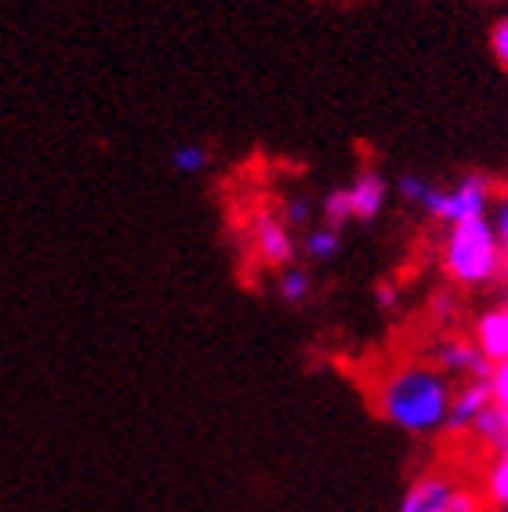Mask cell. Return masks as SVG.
<instances>
[{"instance_id": "cell-1", "label": "cell", "mask_w": 508, "mask_h": 512, "mask_svg": "<svg viewBox=\"0 0 508 512\" xmlns=\"http://www.w3.org/2000/svg\"><path fill=\"white\" fill-rule=\"evenodd\" d=\"M374 404L392 429L407 436H432L447 429L454 389L436 364H403L378 382Z\"/></svg>"}, {"instance_id": "cell-2", "label": "cell", "mask_w": 508, "mask_h": 512, "mask_svg": "<svg viewBox=\"0 0 508 512\" xmlns=\"http://www.w3.org/2000/svg\"><path fill=\"white\" fill-rule=\"evenodd\" d=\"M505 266V244L490 218H476L465 226H450L447 247H443V269L454 284L483 287L498 280Z\"/></svg>"}, {"instance_id": "cell-3", "label": "cell", "mask_w": 508, "mask_h": 512, "mask_svg": "<svg viewBox=\"0 0 508 512\" xmlns=\"http://www.w3.org/2000/svg\"><path fill=\"white\" fill-rule=\"evenodd\" d=\"M432 364L440 367L447 378H465V382H479V378L494 375V364L483 356L476 338H443L432 349Z\"/></svg>"}, {"instance_id": "cell-4", "label": "cell", "mask_w": 508, "mask_h": 512, "mask_svg": "<svg viewBox=\"0 0 508 512\" xmlns=\"http://www.w3.org/2000/svg\"><path fill=\"white\" fill-rule=\"evenodd\" d=\"M487 211H490V178L469 175L461 178L454 189H447V215H443L447 226H465V222L487 218Z\"/></svg>"}, {"instance_id": "cell-5", "label": "cell", "mask_w": 508, "mask_h": 512, "mask_svg": "<svg viewBox=\"0 0 508 512\" xmlns=\"http://www.w3.org/2000/svg\"><path fill=\"white\" fill-rule=\"evenodd\" d=\"M254 247H258V255H262L265 266H280V269L291 266L294 251H298L291 237V226L273 215L254 218Z\"/></svg>"}, {"instance_id": "cell-6", "label": "cell", "mask_w": 508, "mask_h": 512, "mask_svg": "<svg viewBox=\"0 0 508 512\" xmlns=\"http://www.w3.org/2000/svg\"><path fill=\"white\" fill-rule=\"evenodd\" d=\"M487 407H494V389H490V378L465 382L461 389H454L447 433H472V425L479 422V414L487 411Z\"/></svg>"}, {"instance_id": "cell-7", "label": "cell", "mask_w": 508, "mask_h": 512, "mask_svg": "<svg viewBox=\"0 0 508 512\" xmlns=\"http://www.w3.org/2000/svg\"><path fill=\"white\" fill-rule=\"evenodd\" d=\"M450 498H454V483L440 473H425L403 494L400 512H450Z\"/></svg>"}, {"instance_id": "cell-8", "label": "cell", "mask_w": 508, "mask_h": 512, "mask_svg": "<svg viewBox=\"0 0 508 512\" xmlns=\"http://www.w3.org/2000/svg\"><path fill=\"white\" fill-rule=\"evenodd\" d=\"M349 200H352V218L371 222V218L381 215V207L389 200V182H385L378 171H363L349 186Z\"/></svg>"}, {"instance_id": "cell-9", "label": "cell", "mask_w": 508, "mask_h": 512, "mask_svg": "<svg viewBox=\"0 0 508 512\" xmlns=\"http://www.w3.org/2000/svg\"><path fill=\"white\" fill-rule=\"evenodd\" d=\"M476 345L483 349L490 364H505L508 360V306L490 309L479 316L476 324Z\"/></svg>"}, {"instance_id": "cell-10", "label": "cell", "mask_w": 508, "mask_h": 512, "mask_svg": "<svg viewBox=\"0 0 508 512\" xmlns=\"http://www.w3.org/2000/svg\"><path fill=\"white\" fill-rule=\"evenodd\" d=\"M472 436H476L479 444L487 447L490 454H505L508 451V418H505V407H487V411L479 414V422L472 425Z\"/></svg>"}, {"instance_id": "cell-11", "label": "cell", "mask_w": 508, "mask_h": 512, "mask_svg": "<svg viewBox=\"0 0 508 512\" xmlns=\"http://www.w3.org/2000/svg\"><path fill=\"white\" fill-rule=\"evenodd\" d=\"M302 247L313 262H331V258L342 251V237H338V229L334 226H320V229H309V233H305Z\"/></svg>"}, {"instance_id": "cell-12", "label": "cell", "mask_w": 508, "mask_h": 512, "mask_svg": "<svg viewBox=\"0 0 508 512\" xmlns=\"http://www.w3.org/2000/svg\"><path fill=\"white\" fill-rule=\"evenodd\" d=\"M487 502L494 509H508V451L494 454V462L487 469Z\"/></svg>"}, {"instance_id": "cell-13", "label": "cell", "mask_w": 508, "mask_h": 512, "mask_svg": "<svg viewBox=\"0 0 508 512\" xmlns=\"http://www.w3.org/2000/svg\"><path fill=\"white\" fill-rule=\"evenodd\" d=\"M280 298L284 302H291V306H298V302H305L309 298V291H313V276L305 273V269L298 266H287L284 273H280Z\"/></svg>"}, {"instance_id": "cell-14", "label": "cell", "mask_w": 508, "mask_h": 512, "mask_svg": "<svg viewBox=\"0 0 508 512\" xmlns=\"http://www.w3.org/2000/svg\"><path fill=\"white\" fill-rule=\"evenodd\" d=\"M207 149L196 146V142H182V146H175V153H171V164H175L182 175H200V171L207 168Z\"/></svg>"}, {"instance_id": "cell-15", "label": "cell", "mask_w": 508, "mask_h": 512, "mask_svg": "<svg viewBox=\"0 0 508 512\" xmlns=\"http://www.w3.org/2000/svg\"><path fill=\"white\" fill-rule=\"evenodd\" d=\"M323 218H327V226H345L352 218V200H349V186L345 189H331L327 197H323Z\"/></svg>"}, {"instance_id": "cell-16", "label": "cell", "mask_w": 508, "mask_h": 512, "mask_svg": "<svg viewBox=\"0 0 508 512\" xmlns=\"http://www.w3.org/2000/svg\"><path fill=\"white\" fill-rule=\"evenodd\" d=\"M450 512H487V498L469 487H454V498H450Z\"/></svg>"}, {"instance_id": "cell-17", "label": "cell", "mask_w": 508, "mask_h": 512, "mask_svg": "<svg viewBox=\"0 0 508 512\" xmlns=\"http://www.w3.org/2000/svg\"><path fill=\"white\" fill-rule=\"evenodd\" d=\"M396 193H400L403 200H411V204H421L425 193H429V182L418 175H403L400 182H396Z\"/></svg>"}, {"instance_id": "cell-18", "label": "cell", "mask_w": 508, "mask_h": 512, "mask_svg": "<svg viewBox=\"0 0 508 512\" xmlns=\"http://www.w3.org/2000/svg\"><path fill=\"white\" fill-rule=\"evenodd\" d=\"M309 218H313V204H309V200H305V197L287 200V207H284L287 226H309Z\"/></svg>"}, {"instance_id": "cell-19", "label": "cell", "mask_w": 508, "mask_h": 512, "mask_svg": "<svg viewBox=\"0 0 508 512\" xmlns=\"http://www.w3.org/2000/svg\"><path fill=\"white\" fill-rule=\"evenodd\" d=\"M494 55H498V62L508 69V19H501L498 26H494Z\"/></svg>"}, {"instance_id": "cell-20", "label": "cell", "mask_w": 508, "mask_h": 512, "mask_svg": "<svg viewBox=\"0 0 508 512\" xmlns=\"http://www.w3.org/2000/svg\"><path fill=\"white\" fill-rule=\"evenodd\" d=\"M494 229H498L501 244H505V251H508V193H505V200L498 204V215H494Z\"/></svg>"}, {"instance_id": "cell-21", "label": "cell", "mask_w": 508, "mask_h": 512, "mask_svg": "<svg viewBox=\"0 0 508 512\" xmlns=\"http://www.w3.org/2000/svg\"><path fill=\"white\" fill-rule=\"evenodd\" d=\"M392 298H396V295H392V287H381V291H378V302H381V306H392Z\"/></svg>"}, {"instance_id": "cell-22", "label": "cell", "mask_w": 508, "mask_h": 512, "mask_svg": "<svg viewBox=\"0 0 508 512\" xmlns=\"http://www.w3.org/2000/svg\"><path fill=\"white\" fill-rule=\"evenodd\" d=\"M501 276H505V284H508V251H505V266H501Z\"/></svg>"}, {"instance_id": "cell-23", "label": "cell", "mask_w": 508, "mask_h": 512, "mask_svg": "<svg viewBox=\"0 0 508 512\" xmlns=\"http://www.w3.org/2000/svg\"><path fill=\"white\" fill-rule=\"evenodd\" d=\"M501 512H508V509H501Z\"/></svg>"}, {"instance_id": "cell-24", "label": "cell", "mask_w": 508, "mask_h": 512, "mask_svg": "<svg viewBox=\"0 0 508 512\" xmlns=\"http://www.w3.org/2000/svg\"><path fill=\"white\" fill-rule=\"evenodd\" d=\"M505 418H508V411H505Z\"/></svg>"}]
</instances>
